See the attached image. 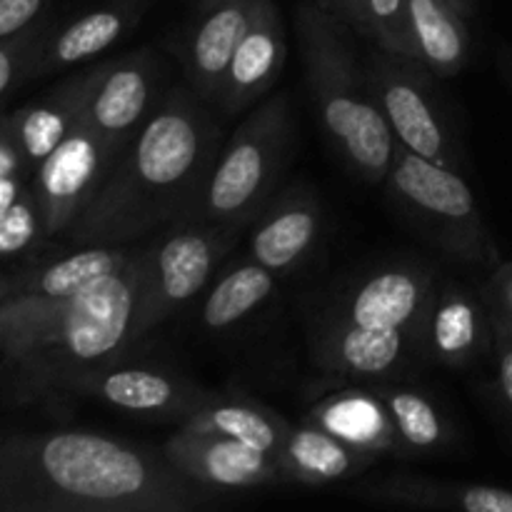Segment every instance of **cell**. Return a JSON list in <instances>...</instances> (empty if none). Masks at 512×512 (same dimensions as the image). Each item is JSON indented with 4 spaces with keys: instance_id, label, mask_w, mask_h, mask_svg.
Returning a JSON list of instances; mask_svg holds the SVG:
<instances>
[{
    "instance_id": "1",
    "label": "cell",
    "mask_w": 512,
    "mask_h": 512,
    "mask_svg": "<svg viewBox=\"0 0 512 512\" xmlns=\"http://www.w3.org/2000/svg\"><path fill=\"white\" fill-rule=\"evenodd\" d=\"M218 490L160 450L93 430L0 433V512H200Z\"/></svg>"
},
{
    "instance_id": "2",
    "label": "cell",
    "mask_w": 512,
    "mask_h": 512,
    "mask_svg": "<svg viewBox=\"0 0 512 512\" xmlns=\"http://www.w3.org/2000/svg\"><path fill=\"white\" fill-rule=\"evenodd\" d=\"M218 145L203 98L193 88L170 90L65 235L75 245H125L158 225H178Z\"/></svg>"
},
{
    "instance_id": "3",
    "label": "cell",
    "mask_w": 512,
    "mask_h": 512,
    "mask_svg": "<svg viewBox=\"0 0 512 512\" xmlns=\"http://www.w3.org/2000/svg\"><path fill=\"white\" fill-rule=\"evenodd\" d=\"M145 248L100 275L60 308L0 345V393L13 403L70 395L88 373L123 358L138 340Z\"/></svg>"
},
{
    "instance_id": "4",
    "label": "cell",
    "mask_w": 512,
    "mask_h": 512,
    "mask_svg": "<svg viewBox=\"0 0 512 512\" xmlns=\"http://www.w3.org/2000/svg\"><path fill=\"white\" fill-rule=\"evenodd\" d=\"M295 23L305 80L325 135L358 178L385 183L395 138L353 48L355 30L315 0L300 5Z\"/></svg>"
},
{
    "instance_id": "5",
    "label": "cell",
    "mask_w": 512,
    "mask_h": 512,
    "mask_svg": "<svg viewBox=\"0 0 512 512\" xmlns=\"http://www.w3.org/2000/svg\"><path fill=\"white\" fill-rule=\"evenodd\" d=\"M293 148V115L285 93L263 98L218 150L183 223L248 225L273 200Z\"/></svg>"
},
{
    "instance_id": "6",
    "label": "cell",
    "mask_w": 512,
    "mask_h": 512,
    "mask_svg": "<svg viewBox=\"0 0 512 512\" xmlns=\"http://www.w3.org/2000/svg\"><path fill=\"white\" fill-rule=\"evenodd\" d=\"M390 195L440 248L463 263H498V248L473 190L453 165H440L395 143L388 170Z\"/></svg>"
},
{
    "instance_id": "7",
    "label": "cell",
    "mask_w": 512,
    "mask_h": 512,
    "mask_svg": "<svg viewBox=\"0 0 512 512\" xmlns=\"http://www.w3.org/2000/svg\"><path fill=\"white\" fill-rule=\"evenodd\" d=\"M245 225L183 223L145 248L135 333L148 335L208 285Z\"/></svg>"
},
{
    "instance_id": "8",
    "label": "cell",
    "mask_w": 512,
    "mask_h": 512,
    "mask_svg": "<svg viewBox=\"0 0 512 512\" xmlns=\"http://www.w3.org/2000/svg\"><path fill=\"white\" fill-rule=\"evenodd\" d=\"M365 75L395 143L433 163L453 165L448 125L440 113L428 70L413 58L375 48L365 58Z\"/></svg>"
},
{
    "instance_id": "9",
    "label": "cell",
    "mask_w": 512,
    "mask_h": 512,
    "mask_svg": "<svg viewBox=\"0 0 512 512\" xmlns=\"http://www.w3.org/2000/svg\"><path fill=\"white\" fill-rule=\"evenodd\" d=\"M160 63L150 50L105 60L98 65L88 100H85V123L95 130L105 145V153L118 163L128 150L138 130L155 110L160 88Z\"/></svg>"
},
{
    "instance_id": "10",
    "label": "cell",
    "mask_w": 512,
    "mask_h": 512,
    "mask_svg": "<svg viewBox=\"0 0 512 512\" xmlns=\"http://www.w3.org/2000/svg\"><path fill=\"white\" fill-rule=\"evenodd\" d=\"M113 170V160L105 153L103 140L85 123L35 168V198L43 215L45 235H65L78 215L88 208L93 195Z\"/></svg>"
},
{
    "instance_id": "11",
    "label": "cell",
    "mask_w": 512,
    "mask_h": 512,
    "mask_svg": "<svg viewBox=\"0 0 512 512\" xmlns=\"http://www.w3.org/2000/svg\"><path fill=\"white\" fill-rule=\"evenodd\" d=\"M133 253L125 245H80L75 253L20 273L13 293L0 303V345L53 313L95 278L123 265Z\"/></svg>"
},
{
    "instance_id": "12",
    "label": "cell",
    "mask_w": 512,
    "mask_h": 512,
    "mask_svg": "<svg viewBox=\"0 0 512 512\" xmlns=\"http://www.w3.org/2000/svg\"><path fill=\"white\" fill-rule=\"evenodd\" d=\"M435 285L430 270L413 263L375 270L325 313V318L348 320L360 328H393L423 335L428 325Z\"/></svg>"
},
{
    "instance_id": "13",
    "label": "cell",
    "mask_w": 512,
    "mask_h": 512,
    "mask_svg": "<svg viewBox=\"0 0 512 512\" xmlns=\"http://www.w3.org/2000/svg\"><path fill=\"white\" fill-rule=\"evenodd\" d=\"M70 395H88L103 400L110 408L160 420H178V425H183L203 405L210 390L168 370L148 368V365H120L115 360L80 378L70 388Z\"/></svg>"
},
{
    "instance_id": "14",
    "label": "cell",
    "mask_w": 512,
    "mask_h": 512,
    "mask_svg": "<svg viewBox=\"0 0 512 512\" xmlns=\"http://www.w3.org/2000/svg\"><path fill=\"white\" fill-rule=\"evenodd\" d=\"M160 453L185 478L213 490H248L288 483L275 455L233 438L195 433L183 425L165 440Z\"/></svg>"
},
{
    "instance_id": "15",
    "label": "cell",
    "mask_w": 512,
    "mask_h": 512,
    "mask_svg": "<svg viewBox=\"0 0 512 512\" xmlns=\"http://www.w3.org/2000/svg\"><path fill=\"white\" fill-rule=\"evenodd\" d=\"M418 345H425L423 335L408 330L360 328L323 315L313 333V360L328 375L385 378L403 368Z\"/></svg>"
},
{
    "instance_id": "16",
    "label": "cell",
    "mask_w": 512,
    "mask_h": 512,
    "mask_svg": "<svg viewBox=\"0 0 512 512\" xmlns=\"http://www.w3.org/2000/svg\"><path fill=\"white\" fill-rule=\"evenodd\" d=\"M285 58H288V38L278 5L273 0H260L253 23L245 30L230 60L218 108L225 115H238L258 105L278 83Z\"/></svg>"
},
{
    "instance_id": "17",
    "label": "cell",
    "mask_w": 512,
    "mask_h": 512,
    "mask_svg": "<svg viewBox=\"0 0 512 512\" xmlns=\"http://www.w3.org/2000/svg\"><path fill=\"white\" fill-rule=\"evenodd\" d=\"M258 5L260 0H223L215 8L200 10L198 23L185 38L180 58L188 83L208 103H218L230 60L253 23Z\"/></svg>"
},
{
    "instance_id": "18",
    "label": "cell",
    "mask_w": 512,
    "mask_h": 512,
    "mask_svg": "<svg viewBox=\"0 0 512 512\" xmlns=\"http://www.w3.org/2000/svg\"><path fill=\"white\" fill-rule=\"evenodd\" d=\"M323 233V210L308 188H290L270 200L255 218L248 243V258L273 273L298 268Z\"/></svg>"
},
{
    "instance_id": "19",
    "label": "cell",
    "mask_w": 512,
    "mask_h": 512,
    "mask_svg": "<svg viewBox=\"0 0 512 512\" xmlns=\"http://www.w3.org/2000/svg\"><path fill=\"white\" fill-rule=\"evenodd\" d=\"M148 5L150 0H108L98 8L85 10L63 28L48 30L33 60L30 78L60 73L98 58L140 23Z\"/></svg>"
},
{
    "instance_id": "20",
    "label": "cell",
    "mask_w": 512,
    "mask_h": 512,
    "mask_svg": "<svg viewBox=\"0 0 512 512\" xmlns=\"http://www.w3.org/2000/svg\"><path fill=\"white\" fill-rule=\"evenodd\" d=\"M95 73H98V65L80 70L78 75H70L58 88L50 90L45 98L10 113L15 140L30 168H38L83 120L85 100H88Z\"/></svg>"
},
{
    "instance_id": "21",
    "label": "cell",
    "mask_w": 512,
    "mask_h": 512,
    "mask_svg": "<svg viewBox=\"0 0 512 512\" xmlns=\"http://www.w3.org/2000/svg\"><path fill=\"white\" fill-rule=\"evenodd\" d=\"M355 495L373 503L403 505L418 510L455 512H512V488L480 483H448V480L423 478V475H388L360 485Z\"/></svg>"
},
{
    "instance_id": "22",
    "label": "cell",
    "mask_w": 512,
    "mask_h": 512,
    "mask_svg": "<svg viewBox=\"0 0 512 512\" xmlns=\"http://www.w3.org/2000/svg\"><path fill=\"white\" fill-rule=\"evenodd\" d=\"M493 338V318L478 295L458 285L435 293L425 325V348L450 368H465L485 353Z\"/></svg>"
},
{
    "instance_id": "23",
    "label": "cell",
    "mask_w": 512,
    "mask_h": 512,
    "mask_svg": "<svg viewBox=\"0 0 512 512\" xmlns=\"http://www.w3.org/2000/svg\"><path fill=\"white\" fill-rule=\"evenodd\" d=\"M308 423L328 430L368 455H403L393 423L378 390H340L313 405Z\"/></svg>"
},
{
    "instance_id": "24",
    "label": "cell",
    "mask_w": 512,
    "mask_h": 512,
    "mask_svg": "<svg viewBox=\"0 0 512 512\" xmlns=\"http://www.w3.org/2000/svg\"><path fill=\"white\" fill-rule=\"evenodd\" d=\"M370 460L373 455L343 443L308 420L295 428L290 425L288 438L278 453V463L288 483L303 485L340 483L360 473Z\"/></svg>"
},
{
    "instance_id": "25",
    "label": "cell",
    "mask_w": 512,
    "mask_h": 512,
    "mask_svg": "<svg viewBox=\"0 0 512 512\" xmlns=\"http://www.w3.org/2000/svg\"><path fill=\"white\" fill-rule=\"evenodd\" d=\"M183 428L205 435L233 438L255 450L278 458L290 423L275 410L230 393H210L198 410L183 423Z\"/></svg>"
},
{
    "instance_id": "26",
    "label": "cell",
    "mask_w": 512,
    "mask_h": 512,
    "mask_svg": "<svg viewBox=\"0 0 512 512\" xmlns=\"http://www.w3.org/2000/svg\"><path fill=\"white\" fill-rule=\"evenodd\" d=\"M415 63L433 78H453L470 58L468 18L448 0H408Z\"/></svg>"
},
{
    "instance_id": "27",
    "label": "cell",
    "mask_w": 512,
    "mask_h": 512,
    "mask_svg": "<svg viewBox=\"0 0 512 512\" xmlns=\"http://www.w3.org/2000/svg\"><path fill=\"white\" fill-rule=\"evenodd\" d=\"M275 278H278V273L260 265L258 260H240L205 295V303L200 308L203 328L228 330L248 318L253 310H258L273 295Z\"/></svg>"
},
{
    "instance_id": "28",
    "label": "cell",
    "mask_w": 512,
    "mask_h": 512,
    "mask_svg": "<svg viewBox=\"0 0 512 512\" xmlns=\"http://www.w3.org/2000/svg\"><path fill=\"white\" fill-rule=\"evenodd\" d=\"M385 403L398 435L400 450L410 455L433 453L445 448L453 438L450 423L438 405L415 388H375Z\"/></svg>"
},
{
    "instance_id": "29",
    "label": "cell",
    "mask_w": 512,
    "mask_h": 512,
    "mask_svg": "<svg viewBox=\"0 0 512 512\" xmlns=\"http://www.w3.org/2000/svg\"><path fill=\"white\" fill-rule=\"evenodd\" d=\"M365 20H368V38H373L380 50L415 60L408 0H365Z\"/></svg>"
},
{
    "instance_id": "30",
    "label": "cell",
    "mask_w": 512,
    "mask_h": 512,
    "mask_svg": "<svg viewBox=\"0 0 512 512\" xmlns=\"http://www.w3.org/2000/svg\"><path fill=\"white\" fill-rule=\"evenodd\" d=\"M40 235H45V230L38 198L35 193L23 190L20 198L0 215V258H13L23 253Z\"/></svg>"
},
{
    "instance_id": "31",
    "label": "cell",
    "mask_w": 512,
    "mask_h": 512,
    "mask_svg": "<svg viewBox=\"0 0 512 512\" xmlns=\"http://www.w3.org/2000/svg\"><path fill=\"white\" fill-rule=\"evenodd\" d=\"M48 30V25L40 20L33 28L13 35V38L0 40V98H3L10 88H15L20 80L30 78L33 60L35 55H38Z\"/></svg>"
},
{
    "instance_id": "32",
    "label": "cell",
    "mask_w": 512,
    "mask_h": 512,
    "mask_svg": "<svg viewBox=\"0 0 512 512\" xmlns=\"http://www.w3.org/2000/svg\"><path fill=\"white\" fill-rule=\"evenodd\" d=\"M53 0H0V40L40 23Z\"/></svg>"
},
{
    "instance_id": "33",
    "label": "cell",
    "mask_w": 512,
    "mask_h": 512,
    "mask_svg": "<svg viewBox=\"0 0 512 512\" xmlns=\"http://www.w3.org/2000/svg\"><path fill=\"white\" fill-rule=\"evenodd\" d=\"M490 305H493V323L512 338V263H503L495 268L488 283Z\"/></svg>"
},
{
    "instance_id": "34",
    "label": "cell",
    "mask_w": 512,
    "mask_h": 512,
    "mask_svg": "<svg viewBox=\"0 0 512 512\" xmlns=\"http://www.w3.org/2000/svg\"><path fill=\"white\" fill-rule=\"evenodd\" d=\"M28 168V160L15 140L10 115H0V175H23Z\"/></svg>"
},
{
    "instance_id": "35",
    "label": "cell",
    "mask_w": 512,
    "mask_h": 512,
    "mask_svg": "<svg viewBox=\"0 0 512 512\" xmlns=\"http://www.w3.org/2000/svg\"><path fill=\"white\" fill-rule=\"evenodd\" d=\"M493 338H495V348H498L500 395H503L505 405L512 410V338L503 328H500L498 323H493Z\"/></svg>"
},
{
    "instance_id": "36",
    "label": "cell",
    "mask_w": 512,
    "mask_h": 512,
    "mask_svg": "<svg viewBox=\"0 0 512 512\" xmlns=\"http://www.w3.org/2000/svg\"><path fill=\"white\" fill-rule=\"evenodd\" d=\"M323 10L338 15L348 23L355 33L368 35V20H365V0H315Z\"/></svg>"
},
{
    "instance_id": "37",
    "label": "cell",
    "mask_w": 512,
    "mask_h": 512,
    "mask_svg": "<svg viewBox=\"0 0 512 512\" xmlns=\"http://www.w3.org/2000/svg\"><path fill=\"white\" fill-rule=\"evenodd\" d=\"M20 193H23L20 175H0V215L20 198Z\"/></svg>"
},
{
    "instance_id": "38",
    "label": "cell",
    "mask_w": 512,
    "mask_h": 512,
    "mask_svg": "<svg viewBox=\"0 0 512 512\" xmlns=\"http://www.w3.org/2000/svg\"><path fill=\"white\" fill-rule=\"evenodd\" d=\"M448 3L453 5L460 15H465V18H470V15L475 13V8H478V0H448Z\"/></svg>"
},
{
    "instance_id": "39",
    "label": "cell",
    "mask_w": 512,
    "mask_h": 512,
    "mask_svg": "<svg viewBox=\"0 0 512 512\" xmlns=\"http://www.w3.org/2000/svg\"><path fill=\"white\" fill-rule=\"evenodd\" d=\"M15 283H18V275H0V303L13 293Z\"/></svg>"
},
{
    "instance_id": "40",
    "label": "cell",
    "mask_w": 512,
    "mask_h": 512,
    "mask_svg": "<svg viewBox=\"0 0 512 512\" xmlns=\"http://www.w3.org/2000/svg\"><path fill=\"white\" fill-rule=\"evenodd\" d=\"M218 3H223V0H198V13L200 10H208V8H215Z\"/></svg>"
}]
</instances>
